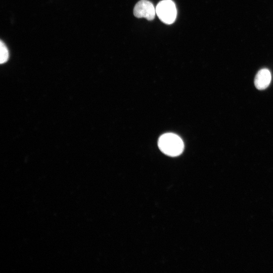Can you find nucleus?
Segmentation results:
<instances>
[{
    "mask_svg": "<svg viewBox=\"0 0 273 273\" xmlns=\"http://www.w3.org/2000/svg\"><path fill=\"white\" fill-rule=\"evenodd\" d=\"M156 13L161 21L166 24H171L176 19L177 11L172 1L163 0L157 5Z\"/></svg>",
    "mask_w": 273,
    "mask_h": 273,
    "instance_id": "f03ea898",
    "label": "nucleus"
},
{
    "mask_svg": "<svg viewBox=\"0 0 273 273\" xmlns=\"http://www.w3.org/2000/svg\"><path fill=\"white\" fill-rule=\"evenodd\" d=\"M0 62L1 64L6 62L9 58V51L7 46L2 40L0 42Z\"/></svg>",
    "mask_w": 273,
    "mask_h": 273,
    "instance_id": "39448f33",
    "label": "nucleus"
},
{
    "mask_svg": "<svg viewBox=\"0 0 273 273\" xmlns=\"http://www.w3.org/2000/svg\"><path fill=\"white\" fill-rule=\"evenodd\" d=\"M158 147L164 154L170 156H176L183 151L184 145L183 140L173 133H166L159 139Z\"/></svg>",
    "mask_w": 273,
    "mask_h": 273,
    "instance_id": "f257e3e1",
    "label": "nucleus"
},
{
    "mask_svg": "<svg viewBox=\"0 0 273 273\" xmlns=\"http://www.w3.org/2000/svg\"><path fill=\"white\" fill-rule=\"evenodd\" d=\"M156 13L152 3L147 0L138 2L133 9V14L137 18H145L148 20L154 19Z\"/></svg>",
    "mask_w": 273,
    "mask_h": 273,
    "instance_id": "7ed1b4c3",
    "label": "nucleus"
},
{
    "mask_svg": "<svg viewBox=\"0 0 273 273\" xmlns=\"http://www.w3.org/2000/svg\"><path fill=\"white\" fill-rule=\"evenodd\" d=\"M271 79V73L268 69L266 68L260 69L255 77L254 85L258 89H264L269 85Z\"/></svg>",
    "mask_w": 273,
    "mask_h": 273,
    "instance_id": "20e7f679",
    "label": "nucleus"
}]
</instances>
